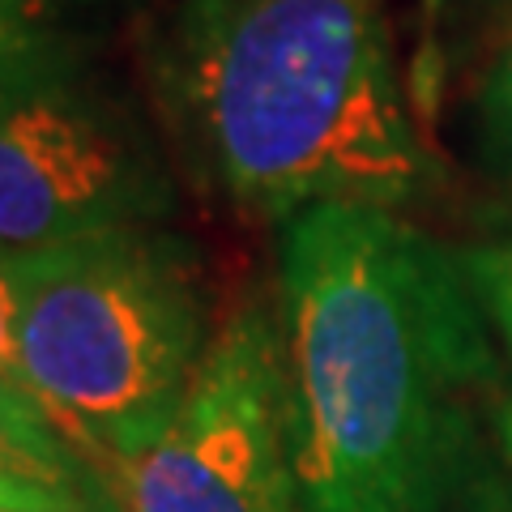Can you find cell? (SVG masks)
Masks as SVG:
<instances>
[{"label":"cell","instance_id":"8","mask_svg":"<svg viewBox=\"0 0 512 512\" xmlns=\"http://www.w3.org/2000/svg\"><path fill=\"white\" fill-rule=\"evenodd\" d=\"M56 43L47 26V0H0V69Z\"/></svg>","mask_w":512,"mask_h":512},{"label":"cell","instance_id":"6","mask_svg":"<svg viewBox=\"0 0 512 512\" xmlns=\"http://www.w3.org/2000/svg\"><path fill=\"white\" fill-rule=\"evenodd\" d=\"M0 487L73 508H103L116 500L107 478L60 436L26 393L9 384H0Z\"/></svg>","mask_w":512,"mask_h":512},{"label":"cell","instance_id":"9","mask_svg":"<svg viewBox=\"0 0 512 512\" xmlns=\"http://www.w3.org/2000/svg\"><path fill=\"white\" fill-rule=\"evenodd\" d=\"M18 303H22V252L0 248V384L22 393L18 372Z\"/></svg>","mask_w":512,"mask_h":512},{"label":"cell","instance_id":"13","mask_svg":"<svg viewBox=\"0 0 512 512\" xmlns=\"http://www.w3.org/2000/svg\"><path fill=\"white\" fill-rule=\"evenodd\" d=\"M99 512H124V504H120V500H111V504H103Z\"/></svg>","mask_w":512,"mask_h":512},{"label":"cell","instance_id":"11","mask_svg":"<svg viewBox=\"0 0 512 512\" xmlns=\"http://www.w3.org/2000/svg\"><path fill=\"white\" fill-rule=\"evenodd\" d=\"M0 512H94V508H73V504H56V500H39V495H18L0 487Z\"/></svg>","mask_w":512,"mask_h":512},{"label":"cell","instance_id":"3","mask_svg":"<svg viewBox=\"0 0 512 512\" xmlns=\"http://www.w3.org/2000/svg\"><path fill=\"white\" fill-rule=\"evenodd\" d=\"M210 342L197 252L158 222L22 252V393L107 483L175 419Z\"/></svg>","mask_w":512,"mask_h":512},{"label":"cell","instance_id":"4","mask_svg":"<svg viewBox=\"0 0 512 512\" xmlns=\"http://www.w3.org/2000/svg\"><path fill=\"white\" fill-rule=\"evenodd\" d=\"M171 175L137 107L64 43L0 69V248L43 252L171 214Z\"/></svg>","mask_w":512,"mask_h":512},{"label":"cell","instance_id":"1","mask_svg":"<svg viewBox=\"0 0 512 512\" xmlns=\"http://www.w3.org/2000/svg\"><path fill=\"white\" fill-rule=\"evenodd\" d=\"M278 299L299 508H466L495 355L461 256L393 210L312 205L282 222Z\"/></svg>","mask_w":512,"mask_h":512},{"label":"cell","instance_id":"5","mask_svg":"<svg viewBox=\"0 0 512 512\" xmlns=\"http://www.w3.org/2000/svg\"><path fill=\"white\" fill-rule=\"evenodd\" d=\"M124 512H303L286 444L282 325L244 303L214 329L175 419L111 474Z\"/></svg>","mask_w":512,"mask_h":512},{"label":"cell","instance_id":"10","mask_svg":"<svg viewBox=\"0 0 512 512\" xmlns=\"http://www.w3.org/2000/svg\"><path fill=\"white\" fill-rule=\"evenodd\" d=\"M483 128L495 141V150L512 158V43L491 64V73L483 82Z\"/></svg>","mask_w":512,"mask_h":512},{"label":"cell","instance_id":"14","mask_svg":"<svg viewBox=\"0 0 512 512\" xmlns=\"http://www.w3.org/2000/svg\"><path fill=\"white\" fill-rule=\"evenodd\" d=\"M94 512H99V508H94Z\"/></svg>","mask_w":512,"mask_h":512},{"label":"cell","instance_id":"2","mask_svg":"<svg viewBox=\"0 0 512 512\" xmlns=\"http://www.w3.org/2000/svg\"><path fill=\"white\" fill-rule=\"evenodd\" d=\"M146 60L184 167L244 214L397 210L440 184L380 0H180Z\"/></svg>","mask_w":512,"mask_h":512},{"label":"cell","instance_id":"7","mask_svg":"<svg viewBox=\"0 0 512 512\" xmlns=\"http://www.w3.org/2000/svg\"><path fill=\"white\" fill-rule=\"evenodd\" d=\"M461 269L474 286L483 316L500 329L504 346L512 350V227L461 252Z\"/></svg>","mask_w":512,"mask_h":512},{"label":"cell","instance_id":"12","mask_svg":"<svg viewBox=\"0 0 512 512\" xmlns=\"http://www.w3.org/2000/svg\"><path fill=\"white\" fill-rule=\"evenodd\" d=\"M500 436H504V448H508V457H512V402L500 414Z\"/></svg>","mask_w":512,"mask_h":512}]
</instances>
